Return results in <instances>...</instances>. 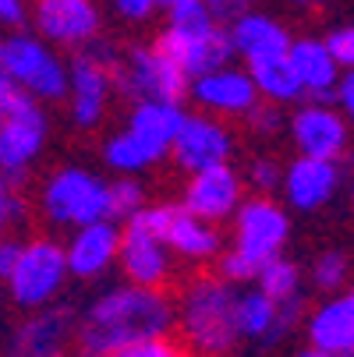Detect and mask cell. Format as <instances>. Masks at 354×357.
<instances>
[{
    "mask_svg": "<svg viewBox=\"0 0 354 357\" xmlns=\"http://www.w3.org/2000/svg\"><path fill=\"white\" fill-rule=\"evenodd\" d=\"M0 71H8V78H15L36 103L64 99L68 92V64L46 39L29 32L0 39Z\"/></svg>",
    "mask_w": 354,
    "mask_h": 357,
    "instance_id": "4",
    "label": "cell"
},
{
    "mask_svg": "<svg viewBox=\"0 0 354 357\" xmlns=\"http://www.w3.org/2000/svg\"><path fill=\"white\" fill-rule=\"evenodd\" d=\"M202 4L209 8V15H213L216 22H230V18H237L241 11H248L256 0H202Z\"/></svg>",
    "mask_w": 354,
    "mask_h": 357,
    "instance_id": "39",
    "label": "cell"
},
{
    "mask_svg": "<svg viewBox=\"0 0 354 357\" xmlns=\"http://www.w3.org/2000/svg\"><path fill=\"white\" fill-rule=\"evenodd\" d=\"M251 283H256L266 297H273V301L301 297V269L290 259H283V255H273L270 262H263Z\"/></svg>",
    "mask_w": 354,
    "mask_h": 357,
    "instance_id": "27",
    "label": "cell"
},
{
    "mask_svg": "<svg viewBox=\"0 0 354 357\" xmlns=\"http://www.w3.org/2000/svg\"><path fill=\"white\" fill-rule=\"evenodd\" d=\"M114 82L131 103H142V99L181 103V99H188L191 78L153 43V46H135L121 64H114Z\"/></svg>",
    "mask_w": 354,
    "mask_h": 357,
    "instance_id": "8",
    "label": "cell"
},
{
    "mask_svg": "<svg viewBox=\"0 0 354 357\" xmlns=\"http://www.w3.org/2000/svg\"><path fill=\"white\" fill-rule=\"evenodd\" d=\"M234 315H237V336H241V340L276 343V340H283V336L301 322L305 308H301V297L273 301V297H266L259 287H251V290H237Z\"/></svg>",
    "mask_w": 354,
    "mask_h": 357,
    "instance_id": "16",
    "label": "cell"
},
{
    "mask_svg": "<svg viewBox=\"0 0 354 357\" xmlns=\"http://www.w3.org/2000/svg\"><path fill=\"white\" fill-rule=\"evenodd\" d=\"M294 4H301V8H319V4H326V0H294Z\"/></svg>",
    "mask_w": 354,
    "mask_h": 357,
    "instance_id": "44",
    "label": "cell"
},
{
    "mask_svg": "<svg viewBox=\"0 0 354 357\" xmlns=\"http://www.w3.org/2000/svg\"><path fill=\"white\" fill-rule=\"evenodd\" d=\"M75 340V315L68 308L43 304L32 319H25L8 347V357H68Z\"/></svg>",
    "mask_w": 354,
    "mask_h": 357,
    "instance_id": "20",
    "label": "cell"
},
{
    "mask_svg": "<svg viewBox=\"0 0 354 357\" xmlns=\"http://www.w3.org/2000/svg\"><path fill=\"white\" fill-rule=\"evenodd\" d=\"M181 103H163V99H142L131 107L128 124H124V138L131 142V149L142 156L145 167H153L160 160L170 156V142L181 128Z\"/></svg>",
    "mask_w": 354,
    "mask_h": 357,
    "instance_id": "17",
    "label": "cell"
},
{
    "mask_svg": "<svg viewBox=\"0 0 354 357\" xmlns=\"http://www.w3.org/2000/svg\"><path fill=\"white\" fill-rule=\"evenodd\" d=\"M170 156L184 174L206 170V167H216V163H230L234 135L213 114H184L181 128L170 142Z\"/></svg>",
    "mask_w": 354,
    "mask_h": 357,
    "instance_id": "11",
    "label": "cell"
},
{
    "mask_svg": "<svg viewBox=\"0 0 354 357\" xmlns=\"http://www.w3.org/2000/svg\"><path fill=\"white\" fill-rule=\"evenodd\" d=\"M29 18L25 0H0V25L4 29H22Z\"/></svg>",
    "mask_w": 354,
    "mask_h": 357,
    "instance_id": "40",
    "label": "cell"
},
{
    "mask_svg": "<svg viewBox=\"0 0 354 357\" xmlns=\"http://www.w3.org/2000/svg\"><path fill=\"white\" fill-rule=\"evenodd\" d=\"M312 283H316V290H323V294H337L344 283H347V255L344 251H323L319 259L312 262Z\"/></svg>",
    "mask_w": 354,
    "mask_h": 357,
    "instance_id": "29",
    "label": "cell"
},
{
    "mask_svg": "<svg viewBox=\"0 0 354 357\" xmlns=\"http://www.w3.org/2000/svg\"><path fill=\"white\" fill-rule=\"evenodd\" d=\"M36 22L39 39L54 43L61 50H82L99 36L103 15L96 0H36L29 15Z\"/></svg>",
    "mask_w": 354,
    "mask_h": 357,
    "instance_id": "12",
    "label": "cell"
},
{
    "mask_svg": "<svg viewBox=\"0 0 354 357\" xmlns=\"http://www.w3.org/2000/svg\"><path fill=\"white\" fill-rule=\"evenodd\" d=\"M248 75L251 82H256V92L259 99H270V103L283 107V103H294V99H301L305 92H301V82L290 68L287 57H273V61H259V64H248Z\"/></svg>",
    "mask_w": 354,
    "mask_h": 357,
    "instance_id": "26",
    "label": "cell"
},
{
    "mask_svg": "<svg viewBox=\"0 0 354 357\" xmlns=\"http://www.w3.org/2000/svg\"><path fill=\"white\" fill-rule=\"evenodd\" d=\"M117 248H121V230L114 220H92V223L75 227L71 241L64 244L68 276L99 280L117 262Z\"/></svg>",
    "mask_w": 354,
    "mask_h": 357,
    "instance_id": "21",
    "label": "cell"
},
{
    "mask_svg": "<svg viewBox=\"0 0 354 357\" xmlns=\"http://www.w3.org/2000/svg\"><path fill=\"white\" fill-rule=\"evenodd\" d=\"M170 206H142L124 220L117 262L128 283L138 287H163L174 273V251L167 248V223Z\"/></svg>",
    "mask_w": 354,
    "mask_h": 357,
    "instance_id": "3",
    "label": "cell"
},
{
    "mask_svg": "<svg viewBox=\"0 0 354 357\" xmlns=\"http://www.w3.org/2000/svg\"><path fill=\"white\" fill-rule=\"evenodd\" d=\"M230 46H234V57L248 64H259V61H273V57H287V46H290V32L283 22H276L273 15L263 11H241L237 18H230Z\"/></svg>",
    "mask_w": 354,
    "mask_h": 357,
    "instance_id": "22",
    "label": "cell"
},
{
    "mask_svg": "<svg viewBox=\"0 0 354 357\" xmlns=\"http://www.w3.org/2000/svg\"><path fill=\"white\" fill-rule=\"evenodd\" d=\"M18 241H8V237H0V280H8V273H11V266H15V259H18Z\"/></svg>",
    "mask_w": 354,
    "mask_h": 357,
    "instance_id": "41",
    "label": "cell"
},
{
    "mask_svg": "<svg viewBox=\"0 0 354 357\" xmlns=\"http://www.w3.org/2000/svg\"><path fill=\"white\" fill-rule=\"evenodd\" d=\"M11 202H15L11 184H8V177H4V174H0V227H4V223L11 220Z\"/></svg>",
    "mask_w": 354,
    "mask_h": 357,
    "instance_id": "42",
    "label": "cell"
},
{
    "mask_svg": "<svg viewBox=\"0 0 354 357\" xmlns=\"http://www.w3.org/2000/svg\"><path fill=\"white\" fill-rule=\"evenodd\" d=\"M305 333H309V347L333 357H354V297L337 294L323 301L305 319Z\"/></svg>",
    "mask_w": 354,
    "mask_h": 357,
    "instance_id": "23",
    "label": "cell"
},
{
    "mask_svg": "<svg viewBox=\"0 0 354 357\" xmlns=\"http://www.w3.org/2000/svg\"><path fill=\"white\" fill-rule=\"evenodd\" d=\"M145 206V191L135 181V174H121L117 181H107V220H128L135 209Z\"/></svg>",
    "mask_w": 354,
    "mask_h": 357,
    "instance_id": "28",
    "label": "cell"
},
{
    "mask_svg": "<svg viewBox=\"0 0 354 357\" xmlns=\"http://www.w3.org/2000/svg\"><path fill=\"white\" fill-rule=\"evenodd\" d=\"M188 96L202 107V114H213V117H244L259 103V92L248 68H234V64H223L191 78Z\"/></svg>",
    "mask_w": 354,
    "mask_h": 357,
    "instance_id": "15",
    "label": "cell"
},
{
    "mask_svg": "<svg viewBox=\"0 0 354 357\" xmlns=\"http://www.w3.org/2000/svg\"><path fill=\"white\" fill-rule=\"evenodd\" d=\"M330 103H337L340 114H351V110H354V75H351L347 68L337 75V82H333V89H330Z\"/></svg>",
    "mask_w": 354,
    "mask_h": 357,
    "instance_id": "37",
    "label": "cell"
},
{
    "mask_svg": "<svg viewBox=\"0 0 354 357\" xmlns=\"http://www.w3.org/2000/svg\"><path fill=\"white\" fill-rule=\"evenodd\" d=\"M220 230L216 223L209 220H198L184 209H174L170 223H167V248L174 255H181V259L188 262H209L220 255Z\"/></svg>",
    "mask_w": 354,
    "mask_h": 357,
    "instance_id": "25",
    "label": "cell"
},
{
    "mask_svg": "<svg viewBox=\"0 0 354 357\" xmlns=\"http://www.w3.org/2000/svg\"><path fill=\"white\" fill-rule=\"evenodd\" d=\"M340 184H344L340 160H316V156H297L280 177L287 206L297 213H319L323 206H330Z\"/></svg>",
    "mask_w": 354,
    "mask_h": 357,
    "instance_id": "19",
    "label": "cell"
},
{
    "mask_svg": "<svg viewBox=\"0 0 354 357\" xmlns=\"http://www.w3.org/2000/svg\"><path fill=\"white\" fill-rule=\"evenodd\" d=\"M323 46L330 50V57L337 61V68H351L354 64V29L351 25L330 29V36L323 39Z\"/></svg>",
    "mask_w": 354,
    "mask_h": 357,
    "instance_id": "33",
    "label": "cell"
},
{
    "mask_svg": "<svg viewBox=\"0 0 354 357\" xmlns=\"http://www.w3.org/2000/svg\"><path fill=\"white\" fill-rule=\"evenodd\" d=\"M256 273H259V266L251 262V259H244V255L237 251V248H230L223 259H220V276L227 280V283H251L256 280Z\"/></svg>",
    "mask_w": 354,
    "mask_h": 357,
    "instance_id": "34",
    "label": "cell"
},
{
    "mask_svg": "<svg viewBox=\"0 0 354 357\" xmlns=\"http://www.w3.org/2000/svg\"><path fill=\"white\" fill-rule=\"evenodd\" d=\"M174 4H181V0H156V8H163V11H170Z\"/></svg>",
    "mask_w": 354,
    "mask_h": 357,
    "instance_id": "45",
    "label": "cell"
},
{
    "mask_svg": "<svg viewBox=\"0 0 354 357\" xmlns=\"http://www.w3.org/2000/svg\"><path fill=\"white\" fill-rule=\"evenodd\" d=\"M230 220H234V248L244 259L263 266L273 255H283L287 237H290V216L270 195L241 198V206L234 209Z\"/></svg>",
    "mask_w": 354,
    "mask_h": 357,
    "instance_id": "9",
    "label": "cell"
},
{
    "mask_svg": "<svg viewBox=\"0 0 354 357\" xmlns=\"http://www.w3.org/2000/svg\"><path fill=\"white\" fill-rule=\"evenodd\" d=\"M174 329V304L160 287L124 283L96 297L85 315L75 322L78 357H103L138 340L170 336Z\"/></svg>",
    "mask_w": 354,
    "mask_h": 357,
    "instance_id": "1",
    "label": "cell"
},
{
    "mask_svg": "<svg viewBox=\"0 0 354 357\" xmlns=\"http://www.w3.org/2000/svg\"><path fill=\"white\" fill-rule=\"evenodd\" d=\"M46 145V114L39 110V103L18 107L0 114V174L4 177H18L25 174Z\"/></svg>",
    "mask_w": 354,
    "mask_h": 357,
    "instance_id": "18",
    "label": "cell"
},
{
    "mask_svg": "<svg viewBox=\"0 0 354 357\" xmlns=\"http://www.w3.org/2000/svg\"><path fill=\"white\" fill-rule=\"evenodd\" d=\"M290 138H294L301 156L344 160L347 142H351L347 114H340L333 103H323V99H309V103L290 117Z\"/></svg>",
    "mask_w": 354,
    "mask_h": 357,
    "instance_id": "13",
    "label": "cell"
},
{
    "mask_svg": "<svg viewBox=\"0 0 354 357\" xmlns=\"http://www.w3.org/2000/svg\"><path fill=\"white\" fill-rule=\"evenodd\" d=\"M68 280V262H64V244L50 241V237H36L25 241L18 248V259L8 273V287L18 308H43V304H54V297L64 290Z\"/></svg>",
    "mask_w": 354,
    "mask_h": 357,
    "instance_id": "5",
    "label": "cell"
},
{
    "mask_svg": "<svg viewBox=\"0 0 354 357\" xmlns=\"http://www.w3.org/2000/svg\"><path fill=\"white\" fill-rule=\"evenodd\" d=\"M280 177H283V170H280V163H276V160H270V156L251 160V167H248V184L256 188L259 195L276 191V188H280Z\"/></svg>",
    "mask_w": 354,
    "mask_h": 357,
    "instance_id": "32",
    "label": "cell"
},
{
    "mask_svg": "<svg viewBox=\"0 0 354 357\" xmlns=\"http://www.w3.org/2000/svg\"><path fill=\"white\" fill-rule=\"evenodd\" d=\"M114 50L82 46V54L68 64V103H71V121L78 128H99V121L107 117L110 92H114Z\"/></svg>",
    "mask_w": 354,
    "mask_h": 357,
    "instance_id": "7",
    "label": "cell"
},
{
    "mask_svg": "<svg viewBox=\"0 0 354 357\" xmlns=\"http://www.w3.org/2000/svg\"><path fill=\"white\" fill-rule=\"evenodd\" d=\"M156 46L163 54L188 75V78H198L213 68H223V64H234V46H230V36L220 22H209V25H191V29H181V25H167L156 39Z\"/></svg>",
    "mask_w": 354,
    "mask_h": 357,
    "instance_id": "10",
    "label": "cell"
},
{
    "mask_svg": "<svg viewBox=\"0 0 354 357\" xmlns=\"http://www.w3.org/2000/svg\"><path fill=\"white\" fill-rule=\"evenodd\" d=\"M0 237H4V227H0Z\"/></svg>",
    "mask_w": 354,
    "mask_h": 357,
    "instance_id": "46",
    "label": "cell"
},
{
    "mask_svg": "<svg viewBox=\"0 0 354 357\" xmlns=\"http://www.w3.org/2000/svg\"><path fill=\"white\" fill-rule=\"evenodd\" d=\"M237 287L223 276H202L188 283L181 297V312H174V322H181L184 340L202 357H223L237 347Z\"/></svg>",
    "mask_w": 354,
    "mask_h": 357,
    "instance_id": "2",
    "label": "cell"
},
{
    "mask_svg": "<svg viewBox=\"0 0 354 357\" xmlns=\"http://www.w3.org/2000/svg\"><path fill=\"white\" fill-rule=\"evenodd\" d=\"M25 103H32V96H29L15 78H8V71H0V114L18 110V107H25Z\"/></svg>",
    "mask_w": 354,
    "mask_h": 357,
    "instance_id": "36",
    "label": "cell"
},
{
    "mask_svg": "<svg viewBox=\"0 0 354 357\" xmlns=\"http://www.w3.org/2000/svg\"><path fill=\"white\" fill-rule=\"evenodd\" d=\"M188 177L191 181L184 184V198H181L184 213H191L198 220H209V223H223V220L234 216V209L244 198V181L230 163L195 170Z\"/></svg>",
    "mask_w": 354,
    "mask_h": 357,
    "instance_id": "14",
    "label": "cell"
},
{
    "mask_svg": "<svg viewBox=\"0 0 354 357\" xmlns=\"http://www.w3.org/2000/svg\"><path fill=\"white\" fill-rule=\"evenodd\" d=\"M287 61L301 82V92H305L309 99H323V103H330V89L337 82V75L344 68H337V61L330 57V50L323 46V39H290L287 46Z\"/></svg>",
    "mask_w": 354,
    "mask_h": 357,
    "instance_id": "24",
    "label": "cell"
},
{
    "mask_svg": "<svg viewBox=\"0 0 354 357\" xmlns=\"http://www.w3.org/2000/svg\"><path fill=\"white\" fill-rule=\"evenodd\" d=\"M43 216L68 230L92 220H107V181L85 167L57 170L43 184Z\"/></svg>",
    "mask_w": 354,
    "mask_h": 357,
    "instance_id": "6",
    "label": "cell"
},
{
    "mask_svg": "<svg viewBox=\"0 0 354 357\" xmlns=\"http://www.w3.org/2000/svg\"><path fill=\"white\" fill-rule=\"evenodd\" d=\"M294 357H333V354H323V350L309 347V350H301V354H294Z\"/></svg>",
    "mask_w": 354,
    "mask_h": 357,
    "instance_id": "43",
    "label": "cell"
},
{
    "mask_svg": "<svg viewBox=\"0 0 354 357\" xmlns=\"http://www.w3.org/2000/svg\"><path fill=\"white\" fill-rule=\"evenodd\" d=\"M114 8L124 22H149L160 8H156V0H114Z\"/></svg>",
    "mask_w": 354,
    "mask_h": 357,
    "instance_id": "38",
    "label": "cell"
},
{
    "mask_svg": "<svg viewBox=\"0 0 354 357\" xmlns=\"http://www.w3.org/2000/svg\"><path fill=\"white\" fill-rule=\"evenodd\" d=\"M103 163H107L110 170H117V174H138V170H145L142 156L131 149V142H128L121 131L103 142Z\"/></svg>",
    "mask_w": 354,
    "mask_h": 357,
    "instance_id": "30",
    "label": "cell"
},
{
    "mask_svg": "<svg viewBox=\"0 0 354 357\" xmlns=\"http://www.w3.org/2000/svg\"><path fill=\"white\" fill-rule=\"evenodd\" d=\"M248 124H251V131H256V135H276L280 128H283V117H280V107L276 103H270V99H259V103L256 107H251L248 114Z\"/></svg>",
    "mask_w": 354,
    "mask_h": 357,
    "instance_id": "35",
    "label": "cell"
},
{
    "mask_svg": "<svg viewBox=\"0 0 354 357\" xmlns=\"http://www.w3.org/2000/svg\"><path fill=\"white\" fill-rule=\"evenodd\" d=\"M103 357H184V350L170 336H153V340H138V343H128L121 350H110Z\"/></svg>",
    "mask_w": 354,
    "mask_h": 357,
    "instance_id": "31",
    "label": "cell"
}]
</instances>
